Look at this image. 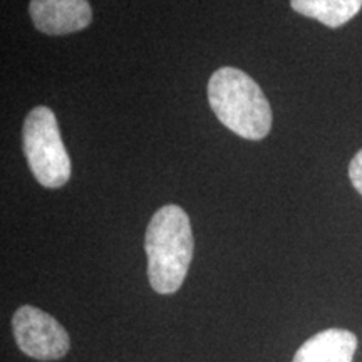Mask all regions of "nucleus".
Listing matches in <instances>:
<instances>
[{"instance_id": "6", "label": "nucleus", "mask_w": 362, "mask_h": 362, "mask_svg": "<svg viewBox=\"0 0 362 362\" xmlns=\"http://www.w3.org/2000/svg\"><path fill=\"white\" fill-rule=\"evenodd\" d=\"M356 351L354 334L344 329H327L307 339L292 362H352Z\"/></svg>"}, {"instance_id": "2", "label": "nucleus", "mask_w": 362, "mask_h": 362, "mask_svg": "<svg viewBox=\"0 0 362 362\" xmlns=\"http://www.w3.org/2000/svg\"><path fill=\"white\" fill-rule=\"evenodd\" d=\"M208 101L218 121L250 141L264 139L272 129V107L264 90L237 67H221L208 81Z\"/></svg>"}, {"instance_id": "8", "label": "nucleus", "mask_w": 362, "mask_h": 362, "mask_svg": "<svg viewBox=\"0 0 362 362\" xmlns=\"http://www.w3.org/2000/svg\"><path fill=\"white\" fill-rule=\"evenodd\" d=\"M349 178L352 181V187L362 194V149L352 158L349 165Z\"/></svg>"}, {"instance_id": "3", "label": "nucleus", "mask_w": 362, "mask_h": 362, "mask_svg": "<svg viewBox=\"0 0 362 362\" xmlns=\"http://www.w3.org/2000/svg\"><path fill=\"white\" fill-rule=\"evenodd\" d=\"M22 146L34 178L42 187L56 189L69 181L71 158L51 107L37 106L27 115L22 129Z\"/></svg>"}, {"instance_id": "1", "label": "nucleus", "mask_w": 362, "mask_h": 362, "mask_svg": "<svg viewBox=\"0 0 362 362\" xmlns=\"http://www.w3.org/2000/svg\"><path fill=\"white\" fill-rule=\"evenodd\" d=\"M193 232L189 216L178 205L160 208L146 228L144 250L148 279L161 296L175 293L187 279L193 259Z\"/></svg>"}, {"instance_id": "7", "label": "nucleus", "mask_w": 362, "mask_h": 362, "mask_svg": "<svg viewBox=\"0 0 362 362\" xmlns=\"http://www.w3.org/2000/svg\"><path fill=\"white\" fill-rule=\"evenodd\" d=\"M291 7L300 16L337 29L361 12L362 0H291Z\"/></svg>"}, {"instance_id": "4", "label": "nucleus", "mask_w": 362, "mask_h": 362, "mask_svg": "<svg viewBox=\"0 0 362 362\" xmlns=\"http://www.w3.org/2000/svg\"><path fill=\"white\" fill-rule=\"evenodd\" d=\"M12 332L25 356L37 361H57L71 347L69 334L47 312L22 305L12 317Z\"/></svg>"}, {"instance_id": "5", "label": "nucleus", "mask_w": 362, "mask_h": 362, "mask_svg": "<svg viewBox=\"0 0 362 362\" xmlns=\"http://www.w3.org/2000/svg\"><path fill=\"white\" fill-rule=\"evenodd\" d=\"M29 13L35 29L47 35L79 33L93 21L89 0H30Z\"/></svg>"}]
</instances>
